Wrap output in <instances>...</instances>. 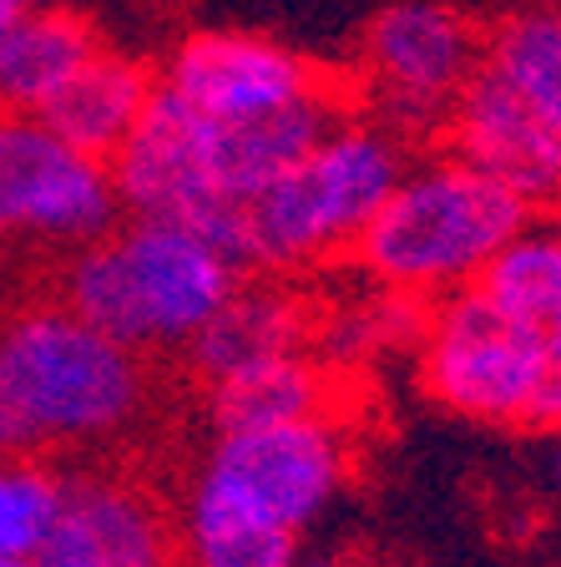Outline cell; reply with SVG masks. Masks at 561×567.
Returning a JSON list of instances; mask_svg holds the SVG:
<instances>
[{
  "label": "cell",
  "mask_w": 561,
  "mask_h": 567,
  "mask_svg": "<svg viewBox=\"0 0 561 567\" xmlns=\"http://www.w3.org/2000/svg\"><path fill=\"white\" fill-rule=\"evenodd\" d=\"M243 279V264L198 228L122 213L102 238L61 259L56 299L153 360L183 354Z\"/></svg>",
  "instance_id": "cell-1"
},
{
  "label": "cell",
  "mask_w": 561,
  "mask_h": 567,
  "mask_svg": "<svg viewBox=\"0 0 561 567\" xmlns=\"http://www.w3.org/2000/svg\"><path fill=\"white\" fill-rule=\"evenodd\" d=\"M0 395L25 451L61 461L127 436L153 405V365L61 299H25L0 315Z\"/></svg>",
  "instance_id": "cell-2"
},
{
  "label": "cell",
  "mask_w": 561,
  "mask_h": 567,
  "mask_svg": "<svg viewBox=\"0 0 561 567\" xmlns=\"http://www.w3.org/2000/svg\"><path fill=\"white\" fill-rule=\"evenodd\" d=\"M445 147L491 173L531 213H561V6L521 0L480 31V61Z\"/></svg>",
  "instance_id": "cell-3"
},
{
  "label": "cell",
  "mask_w": 561,
  "mask_h": 567,
  "mask_svg": "<svg viewBox=\"0 0 561 567\" xmlns=\"http://www.w3.org/2000/svg\"><path fill=\"white\" fill-rule=\"evenodd\" d=\"M531 224V208L506 183L450 147L409 157L405 177L354 244V269L389 295L435 299L470 289L480 269Z\"/></svg>",
  "instance_id": "cell-4"
},
{
  "label": "cell",
  "mask_w": 561,
  "mask_h": 567,
  "mask_svg": "<svg viewBox=\"0 0 561 567\" xmlns=\"http://www.w3.org/2000/svg\"><path fill=\"white\" fill-rule=\"evenodd\" d=\"M409 137L354 106L243 208L253 274H314L354 254L409 167Z\"/></svg>",
  "instance_id": "cell-5"
},
{
  "label": "cell",
  "mask_w": 561,
  "mask_h": 567,
  "mask_svg": "<svg viewBox=\"0 0 561 567\" xmlns=\"http://www.w3.org/2000/svg\"><path fill=\"white\" fill-rule=\"evenodd\" d=\"M480 31L456 0H395L364 25L354 96L409 142L445 132L480 61Z\"/></svg>",
  "instance_id": "cell-6"
},
{
  "label": "cell",
  "mask_w": 561,
  "mask_h": 567,
  "mask_svg": "<svg viewBox=\"0 0 561 567\" xmlns=\"http://www.w3.org/2000/svg\"><path fill=\"white\" fill-rule=\"evenodd\" d=\"M122 218L106 157L71 147L31 112H0V248L76 254Z\"/></svg>",
  "instance_id": "cell-7"
},
{
  "label": "cell",
  "mask_w": 561,
  "mask_h": 567,
  "mask_svg": "<svg viewBox=\"0 0 561 567\" xmlns=\"http://www.w3.org/2000/svg\"><path fill=\"white\" fill-rule=\"evenodd\" d=\"M547 340L496 315L476 289L435 299L415 340V375L440 411L527 431Z\"/></svg>",
  "instance_id": "cell-8"
},
{
  "label": "cell",
  "mask_w": 561,
  "mask_h": 567,
  "mask_svg": "<svg viewBox=\"0 0 561 567\" xmlns=\"http://www.w3.org/2000/svg\"><path fill=\"white\" fill-rule=\"evenodd\" d=\"M193 476L253 517L304 537L350 486L354 441L340 415H309L258 431H212Z\"/></svg>",
  "instance_id": "cell-9"
},
{
  "label": "cell",
  "mask_w": 561,
  "mask_h": 567,
  "mask_svg": "<svg viewBox=\"0 0 561 567\" xmlns=\"http://www.w3.org/2000/svg\"><path fill=\"white\" fill-rule=\"evenodd\" d=\"M112 177H117L122 213L198 228L248 269L243 208L222 193L218 122L212 117L193 112L187 102L157 86L132 137L112 153Z\"/></svg>",
  "instance_id": "cell-10"
},
{
  "label": "cell",
  "mask_w": 561,
  "mask_h": 567,
  "mask_svg": "<svg viewBox=\"0 0 561 567\" xmlns=\"http://www.w3.org/2000/svg\"><path fill=\"white\" fill-rule=\"evenodd\" d=\"M340 76H329L324 66H314L304 51L283 47L273 35L238 31V25L187 31L157 61V86L212 122L279 117V112L309 102L314 92H324Z\"/></svg>",
  "instance_id": "cell-11"
},
{
  "label": "cell",
  "mask_w": 561,
  "mask_h": 567,
  "mask_svg": "<svg viewBox=\"0 0 561 567\" xmlns=\"http://www.w3.org/2000/svg\"><path fill=\"white\" fill-rule=\"evenodd\" d=\"M35 567H183L177 507L122 466H66Z\"/></svg>",
  "instance_id": "cell-12"
},
{
  "label": "cell",
  "mask_w": 561,
  "mask_h": 567,
  "mask_svg": "<svg viewBox=\"0 0 561 567\" xmlns=\"http://www.w3.org/2000/svg\"><path fill=\"white\" fill-rule=\"evenodd\" d=\"M304 344H314L309 305L293 295L279 274H248L228 295V305L198 330V340L183 350V360L202 385H212V380L233 375V370L273 360V354H289V350H304Z\"/></svg>",
  "instance_id": "cell-13"
},
{
  "label": "cell",
  "mask_w": 561,
  "mask_h": 567,
  "mask_svg": "<svg viewBox=\"0 0 561 567\" xmlns=\"http://www.w3.org/2000/svg\"><path fill=\"white\" fill-rule=\"evenodd\" d=\"M102 31L76 6H25L0 31V112L41 117L61 86L102 51Z\"/></svg>",
  "instance_id": "cell-14"
},
{
  "label": "cell",
  "mask_w": 561,
  "mask_h": 567,
  "mask_svg": "<svg viewBox=\"0 0 561 567\" xmlns=\"http://www.w3.org/2000/svg\"><path fill=\"white\" fill-rule=\"evenodd\" d=\"M153 92H157V66H147V61L127 56L117 47H102L61 86V96L41 112V122L51 132H61L71 147L112 163V153L142 122Z\"/></svg>",
  "instance_id": "cell-15"
},
{
  "label": "cell",
  "mask_w": 561,
  "mask_h": 567,
  "mask_svg": "<svg viewBox=\"0 0 561 567\" xmlns=\"http://www.w3.org/2000/svg\"><path fill=\"white\" fill-rule=\"evenodd\" d=\"M202 405L212 431H258V425L334 415V370L304 344L202 385Z\"/></svg>",
  "instance_id": "cell-16"
},
{
  "label": "cell",
  "mask_w": 561,
  "mask_h": 567,
  "mask_svg": "<svg viewBox=\"0 0 561 567\" xmlns=\"http://www.w3.org/2000/svg\"><path fill=\"white\" fill-rule=\"evenodd\" d=\"M177 553L183 567H299L304 537L253 517L193 476L177 502Z\"/></svg>",
  "instance_id": "cell-17"
},
{
  "label": "cell",
  "mask_w": 561,
  "mask_h": 567,
  "mask_svg": "<svg viewBox=\"0 0 561 567\" xmlns=\"http://www.w3.org/2000/svg\"><path fill=\"white\" fill-rule=\"evenodd\" d=\"M496 315L531 334L561 330V213H531V224L470 284Z\"/></svg>",
  "instance_id": "cell-18"
},
{
  "label": "cell",
  "mask_w": 561,
  "mask_h": 567,
  "mask_svg": "<svg viewBox=\"0 0 561 567\" xmlns=\"http://www.w3.org/2000/svg\"><path fill=\"white\" fill-rule=\"evenodd\" d=\"M66 461L0 456V563H35L51 522L61 512Z\"/></svg>",
  "instance_id": "cell-19"
},
{
  "label": "cell",
  "mask_w": 561,
  "mask_h": 567,
  "mask_svg": "<svg viewBox=\"0 0 561 567\" xmlns=\"http://www.w3.org/2000/svg\"><path fill=\"white\" fill-rule=\"evenodd\" d=\"M527 431H557L561 436V334H547V350H541V375L537 395H531Z\"/></svg>",
  "instance_id": "cell-20"
},
{
  "label": "cell",
  "mask_w": 561,
  "mask_h": 567,
  "mask_svg": "<svg viewBox=\"0 0 561 567\" xmlns=\"http://www.w3.org/2000/svg\"><path fill=\"white\" fill-rule=\"evenodd\" d=\"M21 451H25V436L15 425L11 405H6V395H0V456H21ZM25 456H35V451H25Z\"/></svg>",
  "instance_id": "cell-21"
},
{
  "label": "cell",
  "mask_w": 561,
  "mask_h": 567,
  "mask_svg": "<svg viewBox=\"0 0 561 567\" xmlns=\"http://www.w3.org/2000/svg\"><path fill=\"white\" fill-rule=\"evenodd\" d=\"M6 11H25V6H61V0H0Z\"/></svg>",
  "instance_id": "cell-22"
},
{
  "label": "cell",
  "mask_w": 561,
  "mask_h": 567,
  "mask_svg": "<svg viewBox=\"0 0 561 567\" xmlns=\"http://www.w3.org/2000/svg\"><path fill=\"white\" fill-rule=\"evenodd\" d=\"M299 567H344V563H334V557H314V563H299Z\"/></svg>",
  "instance_id": "cell-23"
},
{
  "label": "cell",
  "mask_w": 561,
  "mask_h": 567,
  "mask_svg": "<svg viewBox=\"0 0 561 567\" xmlns=\"http://www.w3.org/2000/svg\"><path fill=\"white\" fill-rule=\"evenodd\" d=\"M11 16H15V11H6V6H0V31H6V21H11Z\"/></svg>",
  "instance_id": "cell-24"
},
{
  "label": "cell",
  "mask_w": 561,
  "mask_h": 567,
  "mask_svg": "<svg viewBox=\"0 0 561 567\" xmlns=\"http://www.w3.org/2000/svg\"><path fill=\"white\" fill-rule=\"evenodd\" d=\"M557 486H561V451H557Z\"/></svg>",
  "instance_id": "cell-25"
},
{
  "label": "cell",
  "mask_w": 561,
  "mask_h": 567,
  "mask_svg": "<svg viewBox=\"0 0 561 567\" xmlns=\"http://www.w3.org/2000/svg\"><path fill=\"white\" fill-rule=\"evenodd\" d=\"M0 567H35V563H0Z\"/></svg>",
  "instance_id": "cell-26"
},
{
  "label": "cell",
  "mask_w": 561,
  "mask_h": 567,
  "mask_svg": "<svg viewBox=\"0 0 561 567\" xmlns=\"http://www.w3.org/2000/svg\"><path fill=\"white\" fill-rule=\"evenodd\" d=\"M557 334H561V330H557Z\"/></svg>",
  "instance_id": "cell-27"
}]
</instances>
